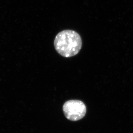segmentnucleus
I'll return each mask as SVG.
<instances>
[{
    "label": "nucleus",
    "instance_id": "obj_1",
    "mask_svg": "<svg viewBox=\"0 0 133 133\" xmlns=\"http://www.w3.org/2000/svg\"><path fill=\"white\" fill-rule=\"evenodd\" d=\"M54 46L58 54L64 57L69 58L77 55L82 46L81 36L75 31L65 30L57 35Z\"/></svg>",
    "mask_w": 133,
    "mask_h": 133
},
{
    "label": "nucleus",
    "instance_id": "obj_2",
    "mask_svg": "<svg viewBox=\"0 0 133 133\" xmlns=\"http://www.w3.org/2000/svg\"><path fill=\"white\" fill-rule=\"evenodd\" d=\"M63 110L67 119L72 121H77L85 116L87 108L83 102L78 100L66 101L63 105Z\"/></svg>",
    "mask_w": 133,
    "mask_h": 133
}]
</instances>
